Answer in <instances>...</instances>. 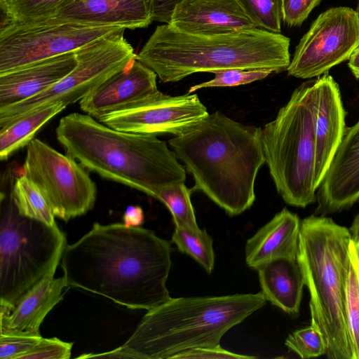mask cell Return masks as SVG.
<instances>
[{
    "mask_svg": "<svg viewBox=\"0 0 359 359\" xmlns=\"http://www.w3.org/2000/svg\"><path fill=\"white\" fill-rule=\"evenodd\" d=\"M171 265L168 241L123 223H95L65 245L60 260L68 287L147 311L171 298L166 286Z\"/></svg>",
    "mask_w": 359,
    "mask_h": 359,
    "instance_id": "1",
    "label": "cell"
},
{
    "mask_svg": "<svg viewBox=\"0 0 359 359\" xmlns=\"http://www.w3.org/2000/svg\"><path fill=\"white\" fill-rule=\"evenodd\" d=\"M261 130L217 111L168 143L192 175L194 191L235 216L255 201V180L265 163Z\"/></svg>",
    "mask_w": 359,
    "mask_h": 359,
    "instance_id": "2",
    "label": "cell"
},
{
    "mask_svg": "<svg viewBox=\"0 0 359 359\" xmlns=\"http://www.w3.org/2000/svg\"><path fill=\"white\" fill-rule=\"evenodd\" d=\"M55 135L65 154L88 170L154 198L186 180L185 168L156 135L117 130L76 112L60 120Z\"/></svg>",
    "mask_w": 359,
    "mask_h": 359,
    "instance_id": "3",
    "label": "cell"
},
{
    "mask_svg": "<svg viewBox=\"0 0 359 359\" xmlns=\"http://www.w3.org/2000/svg\"><path fill=\"white\" fill-rule=\"evenodd\" d=\"M260 292L170 298L147 311L121 346L79 358L164 359L194 348L220 346L224 334L263 307Z\"/></svg>",
    "mask_w": 359,
    "mask_h": 359,
    "instance_id": "4",
    "label": "cell"
},
{
    "mask_svg": "<svg viewBox=\"0 0 359 359\" xmlns=\"http://www.w3.org/2000/svg\"><path fill=\"white\" fill-rule=\"evenodd\" d=\"M290 40L261 28L203 36L180 32L168 24L156 27L136 59L163 83L198 72L241 69L287 70Z\"/></svg>",
    "mask_w": 359,
    "mask_h": 359,
    "instance_id": "5",
    "label": "cell"
},
{
    "mask_svg": "<svg viewBox=\"0 0 359 359\" xmlns=\"http://www.w3.org/2000/svg\"><path fill=\"white\" fill-rule=\"evenodd\" d=\"M351 237L332 218L311 215L301 222L297 260L310 293L311 319L327 343L330 359H353L344 292Z\"/></svg>",
    "mask_w": 359,
    "mask_h": 359,
    "instance_id": "6",
    "label": "cell"
},
{
    "mask_svg": "<svg viewBox=\"0 0 359 359\" xmlns=\"http://www.w3.org/2000/svg\"><path fill=\"white\" fill-rule=\"evenodd\" d=\"M316 105L315 81L304 82L261 130L265 163L276 190L294 207L316 201Z\"/></svg>",
    "mask_w": 359,
    "mask_h": 359,
    "instance_id": "7",
    "label": "cell"
},
{
    "mask_svg": "<svg viewBox=\"0 0 359 359\" xmlns=\"http://www.w3.org/2000/svg\"><path fill=\"white\" fill-rule=\"evenodd\" d=\"M67 239L55 226L20 215L12 201L0 222V312L18 300L57 267Z\"/></svg>",
    "mask_w": 359,
    "mask_h": 359,
    "instance_id": "8",
    "label": "cell"
},
{
    "mask_svg": "<svg viewBox=\"0 0 359 359\" xmlns=\"http://www.w3.org/2000/svg\"><path fill=\"white\" fill-rule=\"evenodd\" d=\"M126 29L102 36L75 51L73 70L43 92L24 101L0 108V128L44 106L80 102L136 57L124 38Z\"/></svg>",
    "mask_w": 359,
    "mask_h": 359,
    "instance_id": "9",
    "label": "cell"
},
{
    "mask_svg": "<svg viewBox=\"0 0 359 359\" xmlns=\"http://www.w3.org/2000/svg\"><path fill=\"white\" fill-rule=\"evenodd\" d=\"M126 29L70 21L18 23L3 20L0 29V74L55 56L75 52L106 35Z\"/></svg>",
    "mask_w": 359,
    "mask_h": 359,
    "instance_id": "10",
    "label": "cell"
},
{
    "mask_svg": "<svg viewBox=\"0 0 359 359\" xmlns=\"http://www.w3.org/2000/svg\"><path fill=\"white\" fill-rule=\"evenodd\" d=\"M87 170L39 139L27 146L22 174L40 189L55 217L65 222L95 205L97 187Z\"/></svg>",
    "mask_w": 359,
    "mask_h": 359,
    "instance_id": "11",
    "label": "cell"
},
{
    "mask_svg": "<svg viewBox=\"0 0 359 359\" xmlns=\"http://www.w3.org/2000/svg\"><path fill=\"white\" fill-rule=\"evenodd\" d=\"M359 46V13L346 6L330 8L312 22L302 37L287 69V74L311 79L348 60Z\"/></svg>",
    "mask_w": 359,
    "mask_h": 359,
    "instance_id": "12",
    "label": "cell"
},
{
    "mask_svg": "<svg viewBox=\"0 0 359 359\" xmlns=\"http://www.w3.org/2000/svg\"><path fill=\"white\" fill-rule=\"evenodd\" d=\"M208 114L197 94L172 96L158 90L127 109L97 120L123 132L178 136Z\"/></svg>",
    "mask_w": 359,
    "mask_h": 359,
    "instance_id": "13",
    "label": "cell"
},
{
    "mask_svg": "<svg viewBox=\"0 0 359 359\" xmlns=\"http://www.w3.org/2000/svg\"><path fill=\"white\" fill-rule=\"evenodd\" d=\"M317 189L316 215L341 212L359 200V119L346 128Z\"/></svg>",
    "mask_w": 359,
    "mask_h": 359,
    "instance_id": "14",
    "label": "cell"
},
{
    "mask_svg": "<svg viewBox=\"0 0 359 359\" xmlns=\"http://www.w3.org/2000/svg\"><path fill=\"white\" fill-rule=\"evenodd\" d=\"M156 74L133 59L79 102L81 109L99 119L127 109L156 93Z\"/></svg>",
    "mask_w": 359,
    "mask_h": 359,
    "instance_id": "15",
    "label": "cell"
},
{
    "mask_svg": "<svg viewBox=\"0 0 359 359\" xmlns=\"http://www.w3.org/2000/svg\"><path fill=\"white\" fill-rule=\"evenodd\" d=\"M168 24L180 32L203 36L258 28L237 0H184L175 8Z\"/></svg>",
    "mask_w": 359,
    "mask_h": 359,
    "instance_id": "16",
    "label": "cell"
},
{
    "mask_svg": "<svg viewBox=\"0 0 359 359\" xmlns=\"http://www.w3.org/2000/svg\"><path fill=\"white\" fill-rule=\"evenodd\" d=\"M315 184L318 189L344 135L346 111L339 85L327 72L315 81Z\"/></svg>",
    "mask_w": 359,
    "mask_h": 359,
    "instance_id": "17",
    "label": "cell"
},
{
    "mask_svg": "<svg viewBox=\"0 0 359 359\" xmlns=\"http://www.w3.org/2000/svg\"><path fill=\"white\" fill-rule=\"evenodd\" d=\"M52 269L29 289L8 313L0 312V334L41 336L40 325L47 314L63 299L68 287L65 277L54 278Z\"/></svg>",
    "mask_w": 359,
    "mask_h": 359,
    "instance_id": "18",
    "label": "cell"
},
{
    "mask_svg": "<svg viewBox=\"0 0 359 359\" xmlns=\"http://www.w3.org/2000/svg\"><path fill=\"white\" fill-rule=\"evenodd\" d=\"M152 8L153 0H76L45 20L134 29L147 27L154 21Z\"/></svg>",
    "mask_w": 359,
    "mask_h": 359,
    "instance_id": "19",
    "label": "cell"
},
{
    "mask_svg": "<svg viewBox=\"0 0 359 359\" xmlns=\"http://www.w3.org/2000/svg\"><path fill=\"white\" fill-rule=\"evenodd\" d=\"M76 63L75 52H72L0 74V108L43 92L71 72Z\"/></svg>",
    "mask_w": 359,
    "mask_h": 359,
    "instance_id": "20",
    "label": "cell"
},
{
    "mask_svg": "<svg viewBox=\"0 0 359 359\" xmlns=\"http://www.w3.org/2000/svg\"><path fill=\"white\" fill-rule=\"evenodd\" d=\"M301 222L283 208L260 228L245 244V262L254 269L279 258L297 259Z\"/></svg>",
    "mask_w": 359,
    "mask_h": 359,
    "instance_id": "21",
    "label": "cell"
},
{
    "mask_svg": "<svg viewBox=\"0 0 359 359\" xmlns=\"http://www.w3.org/2000/svg\"><path fill=\"white\" fill-rule=\"evenodd\" d=\"M257 271L262 292L267 301L288 314H298L305 285L297 259H273Z\"/></svg>",
    "mask_w": 359,
    "mask_h": 359,
    "instance_id": "22",
    "label": "cell"
},
{
    "mask_svg": "<svg viewBox=\"0 0 359 359\" xmlns=\"http://www.w3.org/2000/svg\"><path fill=\"white\" fill-rule=\"evenodd\" d=\"M57 103L37 109L0 128V159L8 158L15 151L27 146L39 130L65 109Z\"/></svg>",
    "mask_w": 359,
    "mask_h": 359,
    "instance_id": "23",
    "label": "cell"
},
{
    "mask_svg": "<svg viewBox=\"0 0 359 359\" xmlns=\"http://www.w3.org/2000/svg\"><path fill=\"white\" fill-rule=\"evenodd\" d=\"M11 199L20 215L50 226H57L55 215L42 192L24 174L16 178L12 189Z\"/></svg>",
    "mask_w": 359,
    "mask_h": 359,
    "instance_id": "24",
    "label": "cell"
},
{
    "mask_svg": "<svg viewBox=\"0 0 359 359\" xmlns=\"http://www.w3.org/2000/svg\"><path fill=\"white\" fill-rule=\"evenodd\" d=\"M344 307L353 359H359V262L353 241L345 281Z\"/></svg>",
    "mask_w": 359,
    "mask_h": 359,
    "instance_id": "25",
    "label": "cell"
},
{
    "mask_svg": "<svg viewBox=\"0 0 359 359\" xmlns=\"http://www.w3.org/2000/svg\"><path fill=\"white\" fill-rule=\"evenodd\" d=\"M76 0H0L3 20L18 23L41 21L52 17Z\"/></svg>",
    "mask_w": 359,
    "mask_h": 359,
    "instance_id": "26",
    "label": "cell"
},
{
    "mask_svg": "<svg viewBox=\"0 0 359 359\" xmlns=\"http://www.w3.org/2000/svg\"><path fill=\"white\" fill-rule=\"evenodd\" d=\"M172 241L182 253L195 259L208 273L215 265L212 239L205 229L175 226Z\"/></svg>",
    "mask_w": 359,
    "mask_h": 359,
    "instance_id": "27",
    "label": "cell"
},
{
    "mask_svg": "<svg viewBox=\"0 0 359 359\" xmlns=\"http://www.w3.org/2000/svg\"><path fill=\"white\" fill-rule=\"evenodd\" d=\"M194 189L184 182H179L163 188L156 198L161 201L172 214L175 226L198 229L195 212L191 201Z\"/></svg>",
    "mask_w": 359,
    "mask_h": 359,
    "instance_id": "28",
    "label": "cell"
},
{
    "mask_svg": "<svg viewBox=\"0 0 359 359\" xmlns=\"http://www.w3.org/2000/svg\"><path fill=\"white\" fill-rule=\"evenodd\" d=\"M285 344L289 350L304 359L318 357L326 354L327 351L325 337L313 319L309 326L290 334Z\"/></svg>",
    "mask_w": 359,
    "mask_h": 359,
    "instance_id": "29",
    "label": "cell"
},
{
    "mask_svg": "<svg viewBox=\"0 0 359 359\" xmlns=\"http://www.w3.org/2000/svg\"><path fill=\"white\" fill-rule=\"evenodd\" d=\"M258 28L280 33L282 0H237Z\"/></svg>",
    "mask_w": 359,
    "mask_h": 359,
    "instance_id": "30",
    "label": "cell"
},
{
    "mask_svg": "<svg viewBox=\"0 0 359 359\" xmlns=\"http://www.w3.org/2000/svg\"><path fill=\"white\" fill-rule=\"evenodd\" d=\"M273 72L269 69H228L215 72V77L190 87L188 93L205 88L233 87L262 80L269 76Z\"/></svg>",
    "mask_w": 359,
    "mask_h": 359,
    "instance_id": "31",
    "label": "cell"
},
{
    "mask_svg": "<svg viewBox=\"0 0 359 359\" xmlns=\"http://www.w3.org/2000/svg\"><path fill=\"white\" fill-rule=\"evenodd\" d=\"M72 346V342H66L57 337H42L22 359H69Z\"/></svg>",
    "mask_w": 359,
    "mask_h": 359,
    "instance_id": "32",
    "label": "cell"
},
{
    "mask_svg": "<svg viewBox=\"0 0 359 359\" xmlns=\"http://www.w3.org/2000/svg\"><path fill=\"white\" fill-rule=\"evenodd\" d=\"M41 338V336L0 334V358L22 359Z\"/></svg>",
    "mask_w": 359,
    "mask_h": 359,
    "instance_id": "33",
    "label": "cell"
},
{
    "mask_svg": "<svg viewBox=\"0 0 359 359\" xmlns=\"http://www.w3.org/2000/svg\"><path fill=\"white\" fill-rule=\"evenodd\" d=\"M321 0H282V20L290 27L301 25Z\"/></svg>",
    "mask_w": 359,
    "mask_h": 359,
    "instance_id": "34",
    "label": "cell"
},
{
    "mask_svg": "<svg viewBox=\"0 0 359 359\" xmlns=\"http://www.w3.org/2000/svg\"><path fill=\"white\" fill-rule=\"evenodd\" d=\"M255 356L245 355L230 352L222 348L220 346L214 347H203L194 348L183 351L172 358L177 359H192V358H215V359H223V358H233V359H250L255 358Z\"/></svg>",
    "mask_w": 359,
    "mask_h": 359,
    "instance_id": "35",
    "label": "cell"
},
{
    "mask_svg": "<svg viewBox=\"0 0 359 359\" xmlns=\"http://www.w3.org/2000/svg\"><path fill=\"white\" fill-rule=\"evenodd\" d=\"M184 0H153V20L168 24L175 8Z\"/></svg>",
    "mask_w": 359,
    "mask_h": 359,
    "instance_id": "36",
    "label": "cell"
},
{
    "mask_svg": "<svg viewBox=\"0 0 359 359\" xmlns=\"http://www.w3.org/2000/svg\"><path fill=\"white\" fill-rule=\"evenodd\" d=\"M144 220V212L140 206L129 205L123 217V223L127 226H140Z\"/></svg>",
    "mask_w": 359,
    "mask_h": 359,
    "instance_id": "37",
    "label": "cell"
},
{
    "mask_svg": "<svg viewBox=\"0 0 359 359\" xmlns=\"http://www.w3.org/2000/svg\"><path fill=\"white\" fill-rule=\"evenodd\" d=\"M348 65L354 76L359 79V46L350 56Z\"/></svg>",
    "mask_w": 359,
    "mask_h": 359,
    "instance_id": "38",
    "label": "cell"
},
{
    "mask_svg": "<svg viewBox=\"0 0 359 359\" xmlns=\"http://www.w3.org/2000/svg\"><path fill=\"white\" fill-rule=\"evenodd\" d=\"M348 230L354 244H359V213L355 217Z\"/></svg>",
    "mask_w": 359,
    "mask_h": 359,
    "instance_id": "39",
    "label": "cell"
},
{
    "mask_svg": "<svg viewBox=\"0 0 359 359\" xmlns=\"http://www.w3.org/2000/svg\"><path fill=\"white\" fill-rule=\"evenodd\" d=\"M354 246H355V254H356V256H357V258H358V260L359 262V244H356V245L354 244Z\"/></svg>",
    "mask_w": 359,
    "mask_h": 359,
    "instance_id": "40",
    "label": "cell"
},
{
    "mask_svg": "<svg viewBox=\"0 0 359 359\" xmlns=\"http://www.w3.org/2000/svg\"><path fill=\"white\" fill-rule=\"evenodd\" d=\"M356 11L359 13V0H358V5H357Z\"/></svg>",
    "mask_w": 359,
    "mask_h": 359,
    "instance_id": "41",
    "label": "cell"
}]
</instances>
